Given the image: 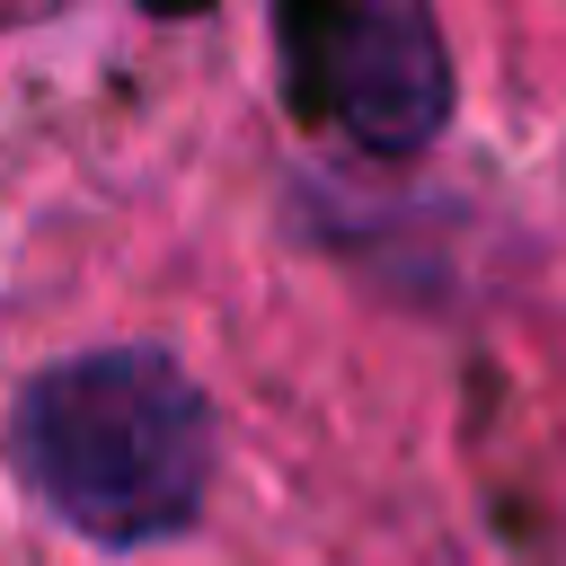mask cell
<instances>
[{
    "instance_id": "1",
    "label": "cell",
    "mask_w": 566,
    "mask_h": 566,
    "mask_svg": "<svg viewBox=\"0 0 566 566\" xmlns=\"http://www.w3.org/2000/svg\"><path fill=\"white\" fill-rule=\"evenodd\" d=\"M18 486L88 548H159L212 495V398L159 345H88L44 363L9 424Z\"/></svg>"
},
{
    "instance_id": "2",
    "label": "cell",
    "mask_w": 566,
    "mask_h": 566,
    "mask_svg": "<svg viewBox=\"0 0 566 566\" xmlns=\"http://www.w3.org/2000/svg\"><path fill=\"white\" fill-rule=\"evenodd\" d=\"M292 44V80L301 97L354 133L380 159H407L424 142H442L451 124V44L424 9L371 0V9H318L283 27Z\"/></svg>"
}]
</instances>
